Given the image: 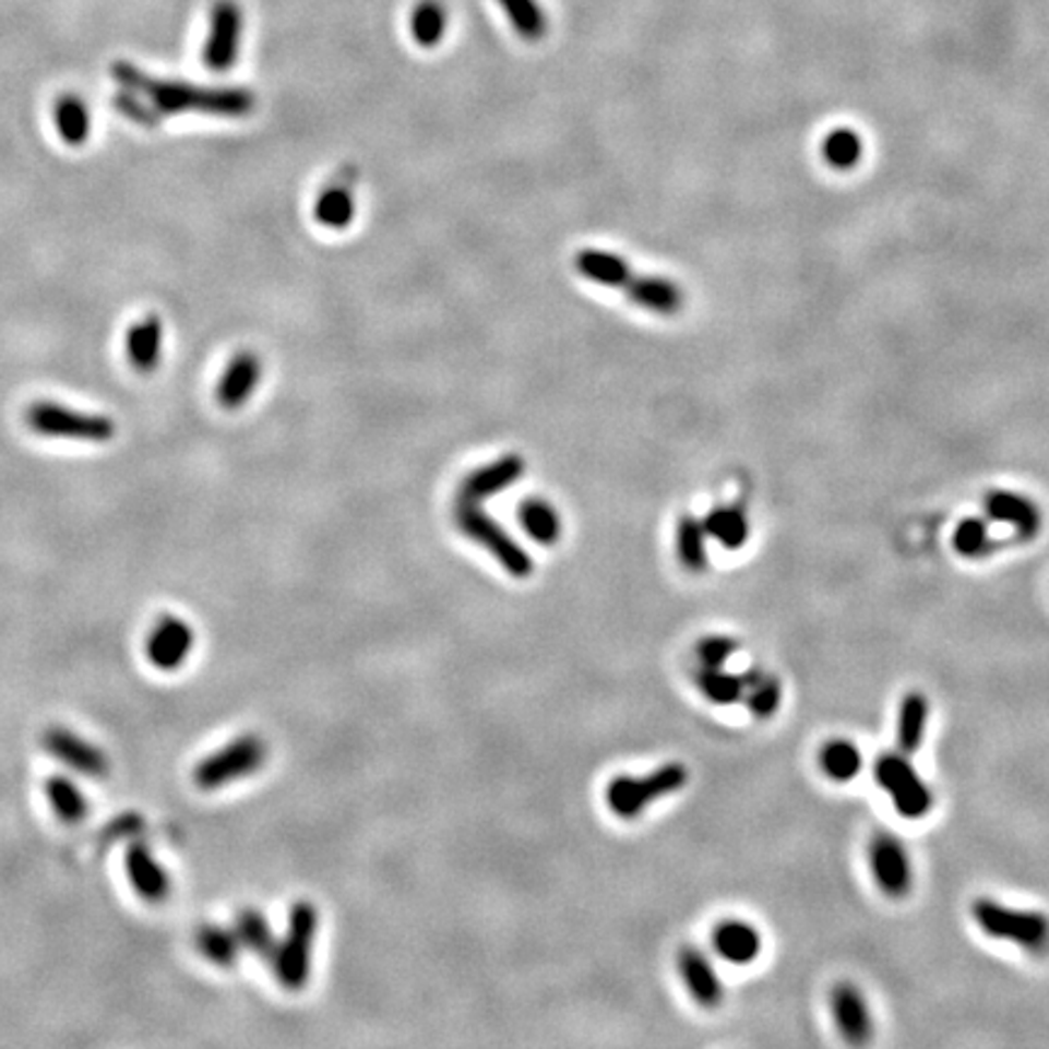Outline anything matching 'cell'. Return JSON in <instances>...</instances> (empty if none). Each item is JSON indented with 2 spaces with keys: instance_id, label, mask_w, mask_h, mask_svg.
Returning <instances> with one entry per match:
<instances>
[{
  "instance_id": "cell-1",
  "label": "cell",
  "mask_w": 1049,
  "mask_h": 1049,
  "mask_svg": "<svg viewBox=\"0 0 1049 1049\" xmlns=\"http://www.w3.org/2000/svg\"><path fill=\"white\" fill-rule=\"evenodd\" d=\"M112 81L124 91L136 93L148 105L156 120L164 115L202 112L216 117H246L255 110V95L246 88H204L186 81L154 79L129 61H115Z\"/></svg>"
},
{
  "instance_id": "cell-2",
  "label": "cell",
  "mask_w": 1049,
  "mask_h": 1049,
  "mask_svg": "<svg viewBox=\"0 0 1049 1049\" xmlns=\"http://www.w3.org/2000/svg\"><path fill=\"white\" fill-rule=\"evenodd\" d=\"M971 918L987 938L1013 943L1035 955L1049 950V918L1035 908H1015L981 896L971 904Z\"/></svg>"
},
{
  "instance_id": "cell-3",
  "label": "cell",
  "mask_w": 1049,
  "mask_h": 1049,
  "mask_svg": "<svg viewBox=\"0 0 1049 1049\" xmlns=\"http://www.w3.org/2000/svg\"><path fill=\"white\" fill-rule=\"evenodd\" d=\"M688 780L690 773L683 763H666L644 777L620 775L605 789V802L615 816L632 821L640 819L658 799L680 792Z\"/></svg>"
},
{
  "instance_id": "cell-4",
  "label": "cell",
  "mask_w": 1049,
  "mask_h": 1049,
  "mask_svg": "<svg viewBox=\"0 0 1049 1049\" xmlns=\"http://www.w3.org/2000/svg\"><path fill=\"white\" fill-rule=\"evenodd\" d=\"M319 911L311 902H297L289 911L287 935L277 940V950L270 965L277 981L287 991H299L307 987L311 975V950L317 943Z\"/></svg>"
},
{
  "instance_id": "cell-5",
  "label": "cell",
  "mask_w": 1049,
  "mask_h": 1049,
  "mask_svg": "<svg viewBox=\"0 0 1049 1049\" xmlns=\"http://www.w3.org/2000/svg\"><path fill=\"white\" fill-rule=\"evenodd\" d=\"M27 428L41 438L79 440V442H110L117 426L110 416L88 414L59 402H32L25 410Z\"/></svg>"
},
{
  "instance_id": "cell-6",
  "label": "cell",
  "mask_w": 1049,
  "mask_h": 1049,
  "mask_svg": "<svg viewBox=\"0 0 1049 1049\" xmlns=\"http://www.w3.org/2000/svg\"><path fill=\"white\" fill-rule=\"evenodd\" d=\"M872 775L878 787L890 797L892 807L899 811V816L916 821L923 819L928 811L933 809V789L928 787V783L923 780L921 773L916 771L914 763L908 761L906 753H882L880 759L874 761Z\"/></svg>"
},
{
  "instance_id": "cell-7",
  "label": "cell",
  "mask_w": 1049,
  "mask_h": 1049,
  "mask_svg": "<svg viewBox=\"0 0 1049 1049\" xmlns=\"http://www.w3.org/2000/svg\"><path fill=\"white\" fill-rule=\"evenodd\" d=\"M454 521L464 535L474 543L481 545L484 549H489L493 559L511 573L515 579H527L533 573V557L515 543V539L505 533V529L493 521V517L481 511L479 503H457V513H454Z\"/></svg>"
},
{
  "instance_id": "cell-8",
  "label": "cell",
  "mask_w": 1049,
  "mask_h": 1049,
  "mask_svg": "<svg viewBox=\"0 0 1049 1049\" xmlns=\"http://www.w3.org/2000/svg\"><path fill=\"white\" fill-rule=\"evenodd\" d=\"M265 743L258 737H241L224 749L207 755L198 767H194L192 780L204 792L219 789L224 785H231L236 780H243L246 775H253L265 763Z\"/></svg>"
},
{
  "instance_id": "cell-9",
  "label": "cell",
  "mask_w": 1049,
  "mask_h": 1049,
  "mask_svg": "<svg viewBox=\"0 0 1049 1049\" xmlns=\"http://www.w3.org/2000/svg\"><path fill=\"white\" fill-rule=\"evenodd\" d=\"M868 862L872 880L884 896H890V899H904V896H908L914 886V865L899 838L886 834V831L872 836L868 848Z\"/></svg>"
},
{
  "instance_id": "cell-10",
  "label": "cell",
  "mask_w": 1049,
  "mask_h": 1049,
  "mask_svg": "<svg viewBox=\"0 0 1049 1049\" xmlns=\"http://www.w3.org/2000/svg\"><path fill=\"white\" fill-rule=\"evenodd\" d=\"M243 13L236 0H216L210 13V32L204 41V67L216 73L229 71L239 59Z\"/></svg>"
},
{
  "instance_id": "cell-11",
  "label": "cell",
  "mask_w": 1049,
  "mask_h": 1049,
  "mask_svg": "<svg viewBox=\"0 0 1049 1049\" xmlns=\"http://www.w3.org/2000/svg\"><path fill=\"white\" fill-rule=\"evenodd\" d=\"M41 746L53 759L69 765L71 771L91 777V780H103L110 773V761H107V753L100 746L91 743L81 734L67 727H49L45 737H41Z\"/></svg>"
},
{
  "instance_id": "cell-12",
  "label": "cell",
  "mask_w": 1049,
  "mask_h": 1049,
  "mask_svg": "<svg viewBox=\"0 0 1049 1049\" xmlns=\"http://www.w3.org/2000/svg\"><path fill=\"white\" fill-rule=\"evenodd\" d=\"M829 1009H831V1015H834V1023L843 1040L850 1045L870 1042V1037L874 1033L872 1013H870L868 999H865V993L856 987V984L838 981L836 987L831 989Z\"/></svg>"
},
{
  "instance_id": "cell-13",
  "label": "cell",
  "mask_w": 1049,
  "mask_h": 1049,
  "mask_svg": "<svg viewBox=\"0 0 1049 1049\" xmlns=\"http://www.w3.org/2000/svg\"><path fill=\"white\" fill-rule=\"evenodd\" d=\"M192 646H194L192 627L186 620L176 618V615H166V618H160L154 624V630L148 632L146 656L151 666L170 673V670H178L188 661Z\"/></svg>"
},
{
  "instance_id": "cell-14",
  "label": "cell",
  "mask_w": 1049,
  "mask_h": 1049,
  "mask_svg": "<svg viewBox=\"0 0 1049 1049\" xmlns=\"http://www.w3.org/2000/svg\"><path fill=\"white\" fill-rule=\"evenodd\" d=\"M676 967L692 1001L702 1005V1009H717V1005H722L724 984L707 953H702L695 945L680 947Z\"/></svg>"
},
{
  "instance_id": "cell-15",
  "label": "cell",
  "mask_w": 1049,
  "mask_h": 1049,
  "mask_svg": "<svg viewBox=\"0 0 1049 1049\" xmlns=\"http://www.w3.org/2000/svg\"><path fill=\"white\" fill-rule=\"evenodd\" d=\"M710 943L719 959L737 967L751 965V962L761 957L763 950L761 930L749 921H741V918H727V921L717 923L712 928Z\"/></svg>"
},
{
  "instance_id": "cell-16",
  "label": "cell",
  "mask_w": 1049,
  "mask_h": 1049,
  "mask_svg": "<svg viewBox=\"0 0 1049 1049\" xmlns=\"http://www.w3.org/2000/svg\"><path fill=\"white\" fill-rule=\"evenodd\" d=\"M129 884L134 892L148 904H164L170 896V878L164 865H160L146 843L136 841L127 848L124 858Z\"/></svg>"
},
{
  "instance_id": "cell-17",
  "label": "cell",
  "mask_w": 1049,
  "mask_h": 1049,
  "mask_svg": "<svg viewBox=\"0 0 1049 1049\" xmlns=\"http://www.w3.org/2000/svg\"><path fill=\"white\" fill-rule=\"evenodd\" d=\"M523 474H525L523 457H517V454H505V457L486 464V467H479L477 472H472L469 477L462 481L460 501L481 503L496 493L511 489Z\"/></svg>"
},
{
  "instance_id": "cell-18",
  "label": "cell",
  "mask_w": 1049,
  "mask_h": 1049,
  "mask_svg": "<svg viewBox=\"0 0 1049 1049\" xmlns=\"http://www.w3.org/2000/svg\"><path fill=\"white\" fill-rule=\"evenodd\" d=\"M261 377L263 365L255 353L234 355L216 384V402L226 410H239L255 394Z\"/></svg>"
},
{
  "instance_id": "cell-19",
  "label": "cell",
  "mask_w": 1049,
  "mask_h": 1049,
  "mask_svg": "<svg viewBox=\"0 0 1049 1049\" xmlns=\"http://www.w3.org/2000/svg\"><path fill=\"white\" fill-rule=\"evenodd\" d=\"M124 350L134 372H156L160 365V355H164V321H160V317L148 313L142 321H134L127 331Z\"/></svg>"
},
{
  "instance_id": "cell-20",
  "label": "cell",
  "mask_w": 1049,
  "mask_h": 1049,
  "mask_svg": "<svg viewBox=\"0 0 1049 1049\" xmlns=\"http://www.w3.org/2000/svg\"><path fill=\"white\" fill-rule=\"evenodd\" d=\"M987 517L1003 525H1011L1018 537L1033 539L1042 527V513L1030 499L1013 491H993L987 496Z\"/></svg>"
},
{
  "instance_id": "cell-21",
  "label": "cell",
  "mask_w": 1049,
  "mask_h": 1049,
  "mask_svg": "<svg viewBox=\"0 0 1049 1049\" xmlns=\"http://www.w3.org/2000/svg\"><path fill=\"white\" fill-rule=\"evenodd\" d=\"M627 297H630L636 307H644L654 313H664L670 317L680 307H683V291L676 283H670L666 277H654V275H642L632 277L630 283L624 285Z\"/></svg>"
},
{
  "instance_id": "cell-22",
  "label": "cell",
  "mask_w": 1049,
  "mask_h": 1049,
  "mask_svg": "<svg viewBox=\"0 0 1049 1049\" xmlns=\"http://www.w3.org/2000/svg\"><path fill=\"white\" fill-rule=\"evenodd\" d=\"M573 265H576V273L581 277H586L591 283L603 285V287L622 289L632 279L630 263L610 251H600V248H586V251H579Z\"/></svg>"
},
{
  "instance_id": "cell-23",
  "label": "cell",
  "mask_w": 1049,
  "mask_h": 1049,
  "mask_svg": "<svg viewBox=\"0 0 1049 1049\" xmlns=\"http://www.w3.org/2000/svg\"><path fill=\"white\" fill-rule=\"evenodd\" d=\"M928 715H930V705L923 692L918 690L906 692L899 705V717H896V743H899L902 753L914 755L921 751L923 739H926Z\"/></svg>"
},
{
  "instance_id": "cell-24",
  "label": "cell",
  "mask_w": 1049,
  "mask_h": 1049,
  "mask_svg": "<svg viewBox=\"0 0 1049 1049\" xmlns=\"http://www.w3.org/2000/svg\"><path fill=\"white\" fill-rule=\"evenodd\" d=\"M53 127L67 146H83L91 139V110L81 95L63 93L53 103Z\"/></svg>"
},
{
  "instance_id": "cell-25",
  "label": "cell",
  "mask_w": 1049,
  "mask_h": 1049,
  "mask_svg": "<svg viewBox=\"0 0 1049 1049\" xmlns=\"http://www.w3.org/2000/svg\"><path fill=\"white\" fill-rule=\"evenodd\" d=\"M313 219L326 229L341 231L355 219V194L348 178H341L321 190L317 204H313Z\"/></svg>"
},
{
  "instance_id": "cell-26",
  "label": "cell",
  "mask_w": 1049,
  "mask_h": 1049,
  "mask_svg": "<svg viewBox=\"0 0 1049 1049\" xmlns=\"http://www.w3.org/2000/svg\"><path fill=\"white\" fill-rule=\"evenodd\" d=\"M702 523H705L707 537L715 539V543H719L724 549L734 551V549H741L746 543H749L751 523H749V515H746L741 505L715 508V511L707 513V517Z\"/></svg>"
},
{
  "instance_id": "cell-27",
  "label": "cell",
  "mask_w": 1049,
  "mask_h": 1049,
  "mask_svg": "<svg viewBox=\"0 0 1049 1049\" xmlns=\"http://www.w3.org/2000/svg\"><path fill=\"white\" fill-rule=\"evenodd\" d=\"M705 523L695 515H683L676 525V555L678 561L692 573H702L710 564Z\"/></svg>"
},
{
  "instance_id": "cell-28",
  "label": "cell",
  "mask_w": 1049,
  "mask_h": 1049,
  "mask_svg": "<svg viewBox=\"0 0 1049 1049\" xmlns=\"http://www.w3.org/2000/svg\"><path fill=\"white\" fill-rule=\"evenodd\" d=\"M743 680H746V692L741 702H746V707H749V712L755 719H771L783 705L780 680L755 668L746 670Z\"/></svg>"
},
{
  "instance_id": "cell-29",
  "label": "cell",
  "mask_w": 1049,
  "mask_h": 1049,
  "mask_svg": "<svg viewBox=\"0 0 1049 1049\" xmlns=\"http://www.w3.org/2000/svg\"><path fill=\"white\" fill-rule=\"evenodd\" d=\"M862 753L853 741L848 739H834L821 746L819 751V765L829 780L834 783H853L862 771Z\"/></svg>"
},
{
  "instance_id": "cell-30",
  "label": "cell",
  "mask_w": 1049,
  "mask_h": 1049,
  "mask_svg": "<svg viewBox=\"0 0 1049 1049\" xmlns=\"http://www.w3.org/2000/svg\"><path fill=\"white\" fill-rule=\"evenodd\" d=\"M695 686L705 695L712 705L729 707L739 705L746 692V680L743 673H729V670L715 668V666H700L695 673Z\"/></svg>"
},
{
  "instance_id": "cell-31",
  "label": "cell",
  "mask_w": 1049,
  "mask_h": 1049,
  "mask_svg": "<svg viewBox=\"0 0 1049 1049\" xmlns=\"http://www.w3.org/2000/svg\"><path fill=\"white\" fill-rule=\"evenodd\" d=\"M517 521L535 543L551 547L561 537V517L557 508L545 499H527L517 508Z\"/></svg>"
},
{
  "instance_id": "cell-32",
  "label": "cell",
  "mask_w": 1049,
  "mask_h": 1049,
  "mask_svg": "<svg viewBox=\"0 0 1049 1049\" xmlns=\"http://www.w3.org/2000/svg\"><path fill=\"white\" fill-rule=\"evenodd\" d=\"M194 945H198L200 955L216 967H234L236 962H239L241 950H243L239 938L234 933V928H224L214 923H207L198 930V935H194Z\"/></svg>"
},
{
  "instance_id": "cell-33",
  "label": "cell",
  "mask_w": 1049,
  "mask_h": 1049,
  "mask_svg": "<svg viewBox=\"0 0 1049 1049\" xmlns=\"http://www.w3.org/2000/svg\"><path fill=\"white\" fill-rule=\"evenodd\" d=\"M45 792H47L51 811L57 814L59 821H63V824L75 826L88 816V802H85L81 787L71 783L69 777L51 775L45 785Z\"/></svg>"
},
{
  "instance_id": "cell-34",
  "label": "cell",
  "mask_w": 1049,
  "mask_h": 1049,
  "mask_svg": "<svg viewBox=\"0 0 1049 1049\" xmlns=\"http://www.w3.org/2000/svg\"><path fill=\"white\" fill-rule=\"evenodd\" d=\"M234 933L239 938L241 947L248 950V953L273 959L277 950V938L273 935V930H270L265 916L261 911H255V908H243L239 918H236Z\"/></svg>"
},
{
  "instance_id": "cell-35",
  "label": "cell",
  "mask_w": 1049,
  "mask_h": 1049,
  "mask_svg": "<svg viewBox=\"0 0 1049 1049\" xmlns=\"http://www.w3.org/2000/svg\"><path fill=\"white\" fill-rule=\"evenodd\" d=\"M448 29V13L440 0H420L410 15V35H414L418 47L432 49L442 41V35Z\"/></svg>"
},
{
  "instance_id": "cell-36",
  "label": "cell",
  "mask_w": 1049,
  "mask_h": 1049,
  "mask_svg": "<svg viewBox=\"0 0 1049 1049\" xmlns=\"http://www.w3.org/2000/svg\"><path fill=\"white\" fill-rule=\"evenodd\" d=\"M499 5L525 41H539L547 35L549 20L537 0H499Z\"/></svg>"
},
{
  "instance_id": "cell-37",
  "label": "cell",
  "mask_w": 1049,
  "mask_h": 1049,
  "mask_svg": "<svg viewBox=\"0 0 1049 1049\" xmlns=\"http://www.w3.org/2000/svg\"><path fill=\"white\" fill-rule=\"evenodd\" d=\"M824 158L829 160L831 166L834 168H841V170H848L853 166H858L860 164V158H862V139L858 132H853V129H834L826 136V142H824Z\"/></svg>"
},
{
  "instance_id": "cell-38",
  "label": "cell",
  "mask_w": 1049,
  "mask_h": 1049,
  "mask_svg": "<svg viewBox=\"0 0 1049 1049\" xmlns=\"http://www.w3.org/2000/svg\"><path fill=\"white\" fill-rule=\"evenodd\" d=\"M991 545L989 537V525L981 517H965L959 521L953 533V549L959 557L965 559H977L981 555H987Z\"/></svg>"
},
{
  "instance_id": "cell-39",
  "label": "cell",
  "mask_w": 1049,
  "mask_h": 1049,
  "mask_svg": "<svg viewBox=\"0 0 1049 1049\" xmlns=\"http://www.w3.org/2000/svg\"><path fill=\"white\" fill-rule=\"evenodd\" d=\"M739 652V642L727 634H707L695 646V656L702 666H727L729 658Z\"/></svg>"
}]
</instances>
